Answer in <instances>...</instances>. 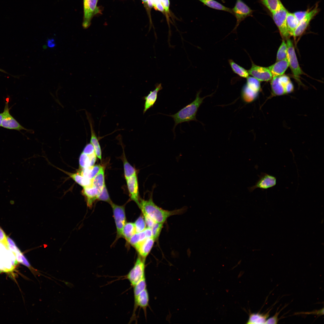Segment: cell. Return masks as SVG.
<instances>
[{"instance_id":"1","label":"cell","mask_w":324,"mask_h":324,"mask_svg":"<svg viewBox=\"0 0 324 324\" xmlns=\"http://www.w3.org/2000/svg\"><path fill=\"white\" fill-rule=\"evenodd\" d=\"M201 91L197 92L195 100L190 104L187 105L174 114L166 115L172 117L175 122L173 128V132L176 126L178 124L184 122L188 123L191 121H197L196 118V114L198 110L206 97L212 94L201 98L200 94Z\"/></svg>"},{"instance_id":"2","label":"cell","mask_w":324,"mask_h":324,"mask_svg":"<svg viewBox=\"0 0 324 324\" xmlns=\"http://www.w3.org/2000/svg\"><path fill=\"white\" fill-rule=\"evenodd\" d=\"M139 206L142 212L145 213L156 222L163 224L169 217L180 212L164 210L157 206L151 198L147 200L140 199Z\"/></svg>"},{"instance_id":"3","label":"cell","mask_w":324,"mask_h":324,"mask_svg":"<svg viewBox=\"0 0 324 324\" xmlns=\"http://www.w3.org/2000/svg\"><path fill=\"white\" fill-rule=\"evenodd\" d=\"M15 254L0 243V271H11L17 264Z\"/></svg>"},{"instance_id":"4","label":"cell","mask_w":324,"mask_h":324,"mask_svg":"<svg viewBox=\"0 0 324 324\" xmlns=\"http://www.w3.org/2000/svg\"><path fill=\"white\" fill-rule=\"evenodd\" d=\"M145 260L139 256L134 266L125 276L133 287L145 277Z\"/></svg>"},{"instance_id":"5","label":"cell","mask_w":324,"mask_h":324,"mask_svg":"<svg viewBox=\"0 0 324 324\" xmlns=\"http://www.w3.org/2000/svg\"><path fill=\"white\" fill-rule=\"evenodd\" d=\"M288 59L290 66L295 79L301 84L300 77L303 74L298 61L294 48L292 42L289 38L286 39Z\"/></svg>"},{"instance_id":"6","label":"cell","mask_w":324,"mask_h":324,"mask_svg":"<svg viewBox=\"0 0 324 324\" xmlns=\"http://www.w3.org/2000/svg\"><path fill=\"white\" fill-rule=\"evenodd\" d=\"M288 11L283 5L280 9L272 14V17L278 27L281 36L287 39L290 36L289 32L286 22Z\"/></svg>"},{"instance_id":"7","label":"cell","mask_w":324,"mask_h":324,"mask_svg":"<svg viewBox=\"0 0 324 324\" xmlns=\"http://www.w3.org/2000/svg\"><path fill=\"white\" fill-rule=\"evenodd\" d=\"M98 1L83 0L84 16L82 26L84 29L89 26L92 18L100 12V10L97 6Z\"/></svg>"},{"instance_id":"8","label":"cell","mask_w":324,"mask_h":324,"mask_svg":"<svg viewBox=\"0 0 324 324\" xmlns=\"http://www.w3.org/2000/svg\"><path fill=\"white\" fill-rule=\"evenodd\" d=\"M112 208L116 225L117 229V238L123 237L122 233L123 227L126 223L124 207L116 205L112 202L110 204Z\"/></svg>"},{"instance_id":"9","label":"cell","mask_w":324,"mask_h":324,"mask_svg":"<svg viewBox=\"0 0 324 324\" xmlns=\"http://www.w3.org/2000/svg\"><path fill=\"white\" fill-rule=\"evenodd\" d=\"M236 19V23L233 31L236 30L239 24L246 18L252 16L253 10L242 0H237L232 9Z\"/></svg>"},{"instance_id":"10","label":"cell","mask_w":324,"mask_h":324,"mask_svg":"<svg viewBox=\"0 0 324 324\" xmlns=\"http://www.w3.org/2000/svg\"><path fill=\"white\" fill-rule=\"evenodd\" d=\"M2 113V117L1 126L5 128L18 131L27 130L10 114L8 106V100L5 103L4 111Z\"/></svg>"},{"instance_id":"11","label":"cell","mask_w":324,"mask_h":324,"mask_svg":"<svg viewBox=\"0 0 324 324\" xmlns=\"http://www.w3.org/2000/svg\"><path fill=\"white\" fill-rule=\"evenodd\" d=\"M259 177V179L255 185L248 188L250 192H252L256 188L262 190L272 188L276 184V178L274 176L262 172Z\"/></svg>"},{"instance_id":"12","label":"cell","mask_w":324,"mask_h":324,"mask_svg":"<svg viewBox=\"0 0 324 324\" xmlns=\"http://www.w3.org/2000/svg\"><path fill=\"white\" fill-rule=\"evenodd\" d=\"M248 71L249 74L260 81H268L271 80L272 77L268 68L257 65L253 62Z\"/></svg>"},{"instance_id":"13","label":"cell","mask_w":324,"mask_h":324,"mask_svg":"<svg viewBox=\"0 0 324 324\" xmlns=\"http://www.w3.org/2000/svg\"><path fill=\"white\" fill-rule=\"evenodd\" d=\"M134 306L133 313L130 322L134 320L136 317V312L138 307L142 308L146 314V308L148 306L149 296L147 288L144 289L137 296L134 297Z\"/></svg>"},{"instance_id":"14","label":"cell","mask_w":324,"mask_h":324,"mask_svg":"<svg viewBox=\"0 0 324 324\" xmlns=\"http://www.w3.org/2000/svg\"><path fill=\"white\" fill-rule=\"evenodd\" d=\"M319 11L318 5L316 4L313 9L310 10L305 17L299 22L293 35L295 38L301 35L303 33L311 20Z\"/></svg>"},{"instance_id":"15","label":"cell","mask_w":324,"mask_h":324,"mask_svg":"<svg viewBox=\"0 0 324 324\" xmlns=\"http://www.w3.org/2000/svg\"><path fill=\"white\" fill-rule=\"evenodd\" d=\"M128 189L132 200L139 205V191L137 175L135 174L126 179Z\"/></svg>"},{"instance_id":"16","label":"cell","mask_w":324,"mask_h":324,"mask_svg":"<svg viewBox=\"0 0 324 324\" xmlns=\"http://www.w3.org/2000/svg\"><path fill=\"white\" fill-rule=\"evenodd\" d=\"M162 88L161 83H157L155 85V89L153 91H151L147 96L144 97L143 99L145 101L143 110V114L148 110L153 107L157 99L158 93Z\"/></svg>"},{"instance_id":"17","label":"cell","mask_w":324,"mask_h":324,"mask_svg":"<svg viewBox=\"0 0 324 324\" xmlns=\"http://www.w3.org/2000/svg\"><path fill=\"white\" fill-rule=\"evenodd\" d=\"M82 193L85 197L87 206L91 208L94 202L97 200L100 192L98 189L92 184L83 188Z\"/></svg>"},{"instance_id":"18","label":"cell","mask_w":324,"mask_h":324,"mask_svg":"<svg viewBox=\"0 0 324 324\" xmlns=\"http://www.w3.org/2000/svg\"><path fill=\"white\" fill-rule=\"evenodd\" d=\"M289 66V62L287 57L283 60L277 61L268 68L272 77H273L283 75Z\"/></svg>"},{"instance_id":"19","label":"cell","mask_w":324,"mask_h":324,"mask_svg":"<svg viewBox=\"0 0 324 324\" xmlns=\"http://www.w3.org/2000/svg\"><path fill=\"white\" fill-rule=\"evenodd\" d=\"M155 240L152 237L143 241L135 248L139 256L145 259L150 251Z\"/></svg>"},{"instance_id":"20","label":"cell","mask_w":324,"mask_h":324,"mask_svg":"<svg viewBox=\"0 0 324 324\" xmlns=\"http://www.w3.org/2000/svg\"><path fill=\"white\" fill-rule=\"evenodd\" d=\"M271 80V90L273 96H280L286 94V88L288 83L287 85L283 83L280 80L279 76L272 77Z\"/></svg>"},{"instance_id":"21","label":"cell","mask_w":324,"mask_h":324,"mask_svg":"<svg viewBox=\"0 0 324 324\" xmlns=\"http://www.w3.org/2000/svg\"><path fill=\"white\" fill-rule=\"evenodd\" d=\"M259 93L253 90L245 84L242 87L241 97L242 101L245 103H251L257 98Z\"/></svg>"},{"instance_id":"22","label":"cell","mask_w":324,"mask_h":324,"mask_svg":"<svg viewBox=\"0 0 324 324\" xmlns=\"http://www.w3.org/2000/svg\"><path fill=\"white\" fill-rule=\"evenodd\" d=\"M104 167L99 164L83 169H80L77 172L85 178L92 179Z\"/></svg>"},{"instance_id":"23","label":"cell","mask_w":324,"mask_h":324,"mask_svg":"<svg viewBox=\"0 0 324 324\" xmlns=\"http://www.w3.org/2000/svg\"><path fill=\"white\" fill-rule=\"evenodd\" d=\"M95 153L87 154L82 152L79 158L80 169H83L94 165L96 160Z\"/></svg>"},{"instance_id":"24","label":"cell","mask_w":324,"mask_h":324,"mask_svg":"<svg viewBox=\"0 0 324 324\" xmlns=\"http://www.w3.org/2000/svg\"><path fill=\"white\" fill-rule=\"evenodd\" d=\"M88 120L89 121L91 132L90 143L94 147L95 153L97 157L101 160L102 159V153L98 140L93 128L91 121L89 119Z\"/></svg>"},{"instance_id":"25","label":"cell","mask_w":324,"mask_h":324,"mask_svg":"<svg viewBox=\"0 0 324 324\" xmlns=\"http://www.w3.org/2000/svg\"><path fill=\"white\" fill-rule=\"evenodd\" d=\"M270 310L265 314L259 313H252L249 315V318L246 323L251 324H265L267 319L269 316Z\"/></svg>"},{"instance_id":"26","label":"cell","mask_w":324,"mask_h":324,"mask_svg":"<svg viewBox=\"0 0 324 324\" xmlns=\"http://www.w3.org/2000/svg\"><path fill=\"white\" fill-rule=\"evenodd\" d=\"M286 22L287 28L290 36H293L294 32L298 26L299 22L293 13H287Z\"/></svg>"},{"instance_id":"27","label":"cell","mask_w":324,"mask_h":324,"mask_svg":"<svg viewBox=\"0 0 324 324\" xmlns=\"http://www.w3.org/2000/svg\"><path fill=\"white\" fill-rule=\"evenodd\" d=\"M92 180V184L98 189L100 193L105 185L104 168L98 173Z\"/></svg>"},{"instance_id":"28","label":"cell","mask_w":324,"mask_h":324,"mask_svg":"<svg viewBox=\"0 0 324 324\" xmlns=\"http://www.w3.org/2000/svg\"><path fill=\"white\" fill-rule=\"evenodd\" d=\"M204 4L212 8L229 12L233 14L232 9L214 0H199Z\"/></svg>"},{"instance_id":"29","label":"cell","mask_w":324,"mask_h":324,"mask_svg":"<svg viewBox=\"0 0 324 324\" xmlns=\"http://www.w3.org/2000/svg\"><path fill=\"white\" fill-rule=\"evenodd\" d=\"M69 175L73 180L83 188L92 184V179L85 178L78 172L69 173Z\"/></svg>"},{"instance_id":"30","label":"cell","mask_w":324,"mask_h":324,"mask_svg":"<svg viewBox=\"0 0 324 324\" xmlns=\"http://www.w3.org/2000/svg\"><path fill=\"white\" fill-rule=\"evenodd\" d=\"M261 1L272 14L279 10L283 6L280 0H261Z\"/></svg>"},{"instance_id":"31","label":"cell","mask_w":324,"mask_h":324,"mask_svg":"<svg viewBox=\"0 0 324 324\" xmlns=\"http://www.w3.org/2000/svg\"><path fill=\"white\" fill-rule=\"evenodd\" d=\"M229 62L234 73L242 77L247 78L249 76L248 70L236 63L232 60H229Z\"/></svg>"},{"instance_id":"32","label":"cell","mask_w":324,"mask_h":324,"mask_svg":"<svg viewBox=\"0 0 324 324\" xmlns=\"http://www.w3.org/2000/svg\"><path fill=\"white\" fill-rule=\"evenodd\" d=\"M136 233L134 224L132 223H126L122 231V236L128 242L132 236Z\"/></svg>"},{"instance_id":"33","label":"cell","mask_w":324,"mask_h":324,"mask_svg":"<svg viewBox=\"0 0 324 324\" xmlns=\"http://www.w3.org/2000/svg\"><path fill=\"white\" fill-rule=\"evenodd\" d=\"M148 237L144 230L143 231L136 233L131 238L129 242L135 248L143 241Z\"/></svg>"},{"instance_id":"34","label":"cell","mask_w":324,"mask_h":324,"mask_svg":"<svg viewBox=\"0 0 324 324\" xmlns=\"http://www.w3.org/2000/svg\"><path fill=\"white\" fill-rule=\"evenodd\" d=\"M123 160L124 177L126 180L130 176L136 174V171L135 168L128 161L124 156L123 158Z\"/></svg>"},{"instance_id":"35","label":"cell","mask_w":324,"mask_h":324,"mask_svg":"<svg viewBox=\"0 0 324 324\" xmlns=\"http://www.w3.org/2000/svg\"><path fill=\"white\" fill-rule=\"evenodd\" d=\"M246 84L250 88L255 91L259 93L261 90L260 81L252 76H248L247 78Z\"/></svg>"},{"instance_id":"36","label":"cell","mask_w":324,"mask_h":324,"mask_svg":"<svg viewBox=\"0 0 324 324\" xmlns=\"http://www.w3.org/2000/svg\"><path fill=\"white\" fill-rule=\"evenodd\" d=\"M287 47L286 44L284 40H283L277 52L276 61H278L286 58L287 57Z\"/></svg>"},{"instance_id":"37","label":"cell","mask_w":324,"mask_h":324,"mask_svg":"<svg viewBox=\"0 0 324 324\" xmlns=\"http://www.w3.org/2000/svg\"><path fill=\"white\" fill-rule=\"evenodd\" d=\"M134 297L137 296L140 292L147 288L145 277L136 284L134 287Z\"/></svg>"},{"instance_id":"38","label":"cell","mask_w":324,"mask_h":324,"mask_svg":"<svg viewBox=\"0 0 324 324\" xmlns=\"http://www.w3.org/2000/svg\"><path fill=\"white\" fill-rule=\"evenodd\" d=\"M134 224L136 233L142 232L146 228V224L142 216L139 217Z\"/></svg>"},{"instance_id":"39","label":"cell","mask_w":324,"mask_h":324,"mask_svg":"<svg viewBox=\"0 0 324 324\" xmlns=\"http://www.w3.org/2000/svg\"><path fill=\"white\" fill-rule=\"evenodd\" d=\"M97 200L106 202L110 204L112 202L105 185L100 193Z\"/></svg>"},{"instance_id":"40","label":"cell","mask_w":324,"mask_h":324,"mask_svg":"<svg viewBox=\"0 0 324 324\" xmlns=\"http://www.w3.org/2000/svg\"><path fill=\"white\" fill-rule=\"evenodd\" d=\"M163 223L156 222L151 228L152 237L155 240L158 237L163 227Z\"/></svg>"},{"instance_id":"41","label":"cell","mask_w":324,"mask_h":324,"mask_svg":"<svg viewBox=\"0 0 324 324\" xmlns=\"http://www.w3.org/2000/svg\"><path fill=\"white\" fill-rule=\"evenodd\" d=\"M0 243L4 245L8 249V243L7 240V236L5 233L0 226Z\"/></svg>"},{"instance_id":"42","label":"cell","mask_w":324,"mask_h":324,"mask_svg":"<svg viewBox=\"0 0 324 324\" xmlns=\"http://www.w3.org/2000/svg\"><path fill=\"white\" fill-rule=\"evenodd\" d=\"M147 227L150 229L152 227L156 222L149 216L144 212H142Z\"/></svg>"},{"instance_id":"43","label":"cell","mask_w":324,"mask_h":324,"mask_svg":"<svg viewBox=\"0 0 324 324\" xmlns=\"http://www.w3.org/2000/svg\"><path fill=\"white\" fill-rule=\"evenodd\" d=\"M82 152L87 154H91L95 153L94 148L92 145L91 143L87 144L84 147Z\"/></svg>"},{"instance_id":"44","label":"cell","mask_w":324,"mask_h":324,"mask_svg":"<svg viewBox=\"0 0 324 324\" xmlns=\"http://www.w3.org/2000/svg\"><path fill=\"white\" fill-rule=\"evenodd\" d=\"M310 10H308L304 11H298L294 13L293 14L299 22L305 17Z\"/></svg>"},{"instance_id":"45","label":"cell","mask_w":324,"mask_h":324,"mask_svg":"<svg viewBox=\"0 0 324 324\" xmlns=\"http://www.w3.org/2000/svg\"><path fill=\"white\" fill-rule=\"evenodd\" d=\"M153 6L156 10L161 12L164 11V8L160 0H153Z\"/></svg>"},{"instance_id":"46","label":"cell","mask_w":324,"mask_h":324,"mask_svg":"<svg viewBox=\"0 0 324 324\" xmlns=\"http://www.w3.org/2000/svg\"><path fill=\"white\" fill-rule=\"evenodd\" d=\"M280 310L279 311L276 312L275 315L272 317L269 318L266 321L265 324H277L278 321V317L279 315Z\"/></svg>"},{"instance_id":"47","label":"cell","mask_w":324,"mask_h":324,"mask_svg":"<svg viewBox=\"0 0 324 324\" xmlns=\"http://www.w3.org/2000/svg\"><path fill=\"white\" fill-rule=\"evenodd\" d=\"M161 1L164 9L166 13H168L170 6L169 0H161Z\"/></svg>"},{"instance_id":"48","label":"cell","mask_w":324,"mask_h":324,"mask_svg":"<svg viewBox=\"0 0 324 324\" xmlns=\"http://www.w3.org/2000/svg\"><path fill=\"white\" fill-rule=\"evenodd\" d=\"M47 45L50 48L54 47L56 46V43L54 40L53 39H49L47 41Z\"/></svg>"},{"instance_id":"49","label":"cell","mask_w":324,"mask_h":324,"mask_svg":"<svg viewBox=\"0 0 324 324\" xmlns=\"http://www.w3.org/2000/svg\"><path fill=\"white\" fill-rule=\"evenodd\" d=\"M147 3L150 8H152L153 6V0H147Z\"/></svg>"},{"instance_id":"50","label":"cell","mask_w":324,"mask_h":324,"mask_svg":"<svg viewBox=\"0 0 324 324\" xmlns=\"http://www.w3.org/2000/svg\"><path fill=\"white\" fill-rule=\"evenodd\" d=\"M2 113H0V126H1V123L2 120Z\"/></svg>"},{"instance_id":"51","label":"cell","mask_w":324,"mask_h":324,"mask_svg":"<svg viewBox=\"0 0 324 324\" xmlns=\"http://www.w3.org/2000/svg\"><path fill=\"white\" fill-rule=\"evenodd\" d=\"M142 2L145 3H147V0H142Z\"/></svg>"},{"instance_id":"52","label":"cell","mask_w":324,"mask_h":324,"mask_svg":"<svg viewBox=\"0 0 324 324\" xmlns=\"http://www.w3.org/2000/svg\"><path fill=\"white\" fill-rule=\"evenodd\" d=\"M161 1V0H160Z\"/></svg>"}]
</instances>
